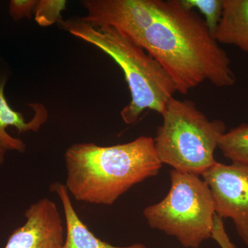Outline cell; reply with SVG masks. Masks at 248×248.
<instances>
[{
  "label": "cell",
  "instance_id": "6da1fadb",
  "mask_svg": "<svg viewBox=\"0 0 248 248\" xmlns=\"http://www.w3.org/2000/svg\"><path fill=\"white\" fill-rule=\"evenodd\" d=\"M82 17L97 27H112L140 46L186 94L208 81L218 88L236 82L226 52L205 20L179 0H83Z\"/></svg>",
  "mask_w": 248,
  "mask_h": 248
},
{
  "label": "cell",
  "instance_id": "7a4b0ae2",
  "mask_svg": "<svg viewBox=\"0 0 248 248\" xmlns=\"http://www.w3.org/2000/svg\"><path fill=\"white\" fill-rule=\"evenodd\" d=\"M68 192L84 203L110 205L136 184L154 177L162 164L154 140L141 136L123 144L75 143L64 155Z\"/></svg>",
  "mask_w": 248,
  "mask_h": 248
},
{
  "label": "cell",
  "instance_id": "3957f363",
  "mask_svg": "<svg viewBox=\"0 0 248 248\" xmlns=\"http://www.w3.org/2000/svg\"><path fill=\"white\" fill-rule=\"evenodd\" d=\"M59 24L71 35L102 50L120 67L131 96L121 111L125 124L136 123L146 110L162 115L177 90L159 62L114 28L97 27L81 17L62 19Z\"/></svg>",
  "mask_w": 248,
  "mask_h": 248
},
{
  "label": "cell",
  "instance_id": "277c9868",
  "mask_svg": "<svg viewBox=\"0 0 248 248\" xmlns=\"http://www.w3.org/2000/svg\"><path fill=\"white\" fill-rule=\"evenodd\" d=\"M154 140L161 164L201 175L216 164L215 152L226 133L224 122L209 120L192 101L172 98Z\"/></svg>",
  "mask_w": 248,
  "mask_h": 248
},
{
  "label": "cell",
  "instance_id": "5b68a950",
  "mask_svg": "<svg viewBox=\"0 0 248 248\" xmlns=\"http://www.w3.org/2000/svg\"><path fill=\"white\" fill-rule=\"evenodd\" d=\"M169 193L143 210L153 229L174 236L184 247L199 248L211 238L215 215L213 194L200 176L172 170Z\"/></svg>",
  "mask_w": 248,
  "mask_h": 248
},
{
  "label": "cell",
  "instance_id": "8992f818",
  "mask_svg": "<svg viewBox=\"0 0 248 248\" xmlns=\"http://www.w3.org/2000/svg\"><path fill=\"white\" fill-rule=\"evenodd\" d=\"M202 176L213 194L216 215L232 220L248 246V164L217 161Z\"/></svg>",
  "mask_w": 248,
  "mask_h": 248
},
{
  "label": "cell",
  "instance_id": "52a82bcc",
  "mask_svg": "<svg viewBox=\"0 0 248 248\" xmlns=\"http://www.w3.org/2000/svg\"><path fill=\"white\" fill-rule=\"evenodd\" d=\"M26 221L16 228L4 248H62L64 227L58 205L42 199L31 204L24 213Z\"/></svg>",
  "mask_w": 248,
  "mask_h": 248
},
{
  "label": "cell",
  "instance_id": "ba28073f",
  "mask_svg": "<svg viewBox=\"0 0 248 248\" xmlns=\"http://www.w3.org/2000/svg\"><path fill=\"white\" fill-rule=\"evenodd\" d=\"M6 81L5 77L0 76V145L6 151L23 153L27 149V145L20 139L11 136L7 132L8 128L14 127L19 133L39 131L48 120V111L40 103L29 104L35 113L31 120L26 121L22 114L14 110L6 99L5 95Z\"/></svg>",
  "mask_w": 248,
  "mask_h": 248
},
{
  "label": "cell",
  "instance_id": "9c48e42d",
  "mask_svg": "<svg viewBox=\"0 0 248 248\" xmlns=\"http://www.w3.org/2000/svg\"><path fill=\"white\" fill-rule=\"evenodd\" d=\"M50 191L58 196L64 213L66 238L62 248H147L141 244L119 247L99 239L90 231L77 213L65 184L54 183L50 186Z\"/></svg>",
  "mask_w": 248,
  "mask_h": 248
},
{
  "label": "cell",
  "instance_id": "30bf717a",
  "mask_svg": "<svg viewBox=\"0 0 248 248\" xmlns=\"http://www.w3.org/2000/svg\"><path fill=\"white\" fill-rule=\"evenodd\" d=\"M218 43L234 45L248 53V0H223L215 36Z\"/></svg>",
  "mask_w": 248,
  "mask_h": 248
},
{
  "label": "cell",
  "instance_id": "8fae6325",
  "mask_svg": "<svg viewBox=\"0 0 248 248\" xmlns=\"http://www.w3.org/2000/svg\"><path fill=\"white\" fill-rule=\"evenodd\" d=\"M218 148L232 162L248 164V124H241L225 133Z\"/></svg>",
  "mask_w": 248,
  "mask_h": 248
},
{
  "label": "cell",
  "instance_id": "7c38bea8",
  "mask_svg": "<svg viewBox=\"0 0 248 248\" xmlns=\"http://www.w3.org/2000/svg\"><path fill=\"white\" fill-rule=\"evenodd\" d=\"M179 1L186 9L192 11L196 8L205 16V24L214 37L223 14V0H179Z\"/></svg>",
  "mask_w": 248,
  "mask_h": 248
},
{
  "label": "cell",
  "instance_id": "4fadbf2b",
  "mask_svg": "<svg viewBox=\"0 0 248 248\" xmlns=\"http://www.w3.org/2000/svg\"><path fill=\"white\" fill-rule=\"evenodd\" d=\"M65 0H37L34 12L35 22L40 27H46L62 20V11L66 9Z\"/></svg>",
  "mask_w": 248,
  "mask_h": 248
},
{
  "label": "cell",
  "instance_id": "5bb4252c",
  "mask_svg": "<svg viewBox=\"0 0 248 248\" xmlns=\"http://www.w3.org/2000/svg\"><path fill=\"white\" fill-rule=\"evenodd\" d=\"M37 0H11L9 6L10 16L15 21L22 20L24 18L31 19L34 12Z\"/></svg>",
  "mask_w": 248,
  "mask_h": 248
},
{
  "label": "cell",
  "instance_id": "9a60e30c",
  "mask_svg": "<svg viewBox=\"0 0 248 248\" xmlns=\"http://www.w3.org/2000/svg\"><path fill=\"white\" fill-rule=\"evenodd\" d=\"M6 151L0 145V166L4 164L6 157Z\"/></svg>",
  "mask_w": 248,
  "mask_h": 248
}]
</instances>
